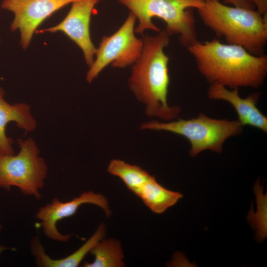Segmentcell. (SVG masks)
<instances>
[{
	"label": "cell",
	"instance_id": "obj_1",
	"mask_svg": "<svg viewBox=\"0 0 267 267\" xmlns=\"http://www.w3.org/2000/svg\"><path fill=\"white\" fill-rule=\"evenodd\" d=\"M197 68L210 84L231 89L240 87L258 89L267 74V56L255 55L243 47L223 44L215 39L198 40L187 47Z\"/></svg>",
	"mask_w": 267,
	"mask_h": 267
},
{
	"label": "cell",
	"instance_id": "obj_12",
	"mask_svg": "<svg viewBox=\"0 0 267 267\" xmlns=\"http://www.w3.org/2000/svg\"><path fill=\"white\" fill-rule=\"evenodd\" d=\"M4 92L0 89V154H14L13 141L6 134V127L11 122L26 133L34 131L37 126L31 107L25 103L10 104L5 100Z\"/></svg>",
	"mask_w": 267,
	"mask_h": 267
},
{
	"label": "cell",
	"instance_id": "obj_11",
	"mask_svg": "<svg viewBox=\"0 0 267 267\" xmlns=\"http://www.w3.org/2000/svg\"><path fill=\"white\" fill-rule=\"evenodd\" d=\"M210 99L222 100L230 103L235 110L238 121L242 126H249L267 133V118L257 107L260 93L255 92L241 97L238 89H228L222 85L211 84L208 90Z\"/></svg>",
	"mask_w": 267,
	"mask_h": 267
},
{
	"label": "cell",
	"instance_id": "obj_3",
	"mask_svg": "<svg viewBox=\"0 0 267 267\" xmlns=\"http://www.w3.org/2000/svg\"><path fill=\"white\" fill-rule=\"evenodd\" d=\"M203 23L227 44L240 46L255 55L264 54L267 42V15L228 6L220 0H204L197 9Z\"/></svg>",
	"mask_w": 267,
	"mask_h": 267
},
{
	"label": "cell",
	"instance_id": "obj_13",
	"mask_svg": "<svg viewBox=\"0 0 267 267\" xmlns=\"http://www.w3.org/2000/svg\"><path fill=\"white\" fill-rule=\"evenodd\" d=\"M106 233L104 224H100L90 238L78 249L70 255L59 259H52L45 253L38 237L31 241V251L37 265L44 267H77L95 245L103 238Z\"/></svg>",
	"mask_w": 267,
	"mask_h": 267
},
{
	"label": "cell",
	"instance_id": "obj_20",
	"mask_svg": "<svg viewBox=\"0 0 267 267\" xmlns=\"http://www.w3.org/2000/svg\"><path fill=\"white\" fill-rule=\"evenodd\" d=\"M1 228L2 225L0 223V230H1ZM7 249V248L5 246L0 245V255L3 251L6 250Z\"/></svg>",
	"mask_w": 267,
	"mask_h": 267
},
{
	"label": "cell",
	"instance_id": "obj_5",
	"mask_svg": "<svg viewBox=\"0 0 267 267\" xmlns=\"http://www.w3.org/2000/svg\"><path fill=\"white\" fill-rule=\"evenodd\" d=\"M140 129L166 131L183 136L190 144L189 155L193 157L207 150L221 153L225 140L241 134L243 126L238 120L217 119L200 113L188 120H153L142 123Z\"/></svg>",
	"mask_w": 267,
	"mask_h": 267
},
{
	"label": "cell",
	"instance_id": "obj_18",
	"mask_svg": "<svg viewBox=\"0 0 267 267\" xmlns=\"http://www.w3.org/2000/svg\"><path fill=\"white\" fill-rule=\"evenodd\" d=\"M263 15H267V0H248Z\"/></svg>",
	"mask_w": 267,
	"mask_h": 267
},
{
	"label": "cell",
	"instance_id": "obj_16",
	"mask_svg": "<svg viewBox=\"0 0 267 267\" xmlns=\"http://www.w3.org/2000/svg\"><path fill=\"white\" fill-rule=\"evenodd\" d=\"M107 171L120 178L128 188L137 196L143 186L154 177L140 167L119 159L111 160Z\"/></svg>",
	"mask_w": 267,
	"mask_h": 267
},
{
	"label": "cell",
	"instance_id": "obj_21",
	"mask_svg": "<svg viewBox=\"0 0 267 267\" xmlns=\"http://www.w3.org/2000/svg\"><path fill=\"white\" fill-rule=\"evenodd\" d=\"M0 42H1V41H0Z\"/></svg>",
	"mask_w": 267,
	"mask_h": 267
},
{
	"label": "cell",
	"instance_id": "obj_15",
	"mask_svg": "<svg viewBox=\"0 0 267 267\" xmlns=\"http://www.w3.org/2000/svg\"><path fill=\"white\" fill-rule=\"evenodd\" d=\"M90 253L94 259L86 262L84 267H122L125 266L121 243L113 238L102 239L92 249Z\"/></svg>",
	"mask_w": 267,
	"mask_h": 267
},
{
	"label": "cell",
	"instance_id": "obj_4",
	"mask_svg": "<svg viewBox=\"0 0 267 267\" xmlns=\"http://www.w3.org/2000/svg\"><path fill=\"white\" fill-rule=\"evenodd\" d=\"M128 8L138 21L136 33L146 30L158 32L161 30L152 21L156 17L166 24L165 31L170 35H178L182 45L187 47L197 41L195 19L190 9L201 8L204 0H118Z\"/></svg>",
	"mask_w": 267,
	"mask_h": 267
},
{
	"label": "cell",
	"instance_id": "obj_6",
	"mask_svg": "<svg viewBox=\"0 0 267 267\" xmlns=\"http://www.w3.org/2000/svg\"><path fill=\"white\" fill-rule=\"evenodd\" d=\"M18 142L17 154H0V187H16L23 194L39 200L47 175L46 163L33 138L18 139Z\"/></svg>",
	"mask_w": 267,
	"mask_h": 267
},
{
	"label": "cell",
	"instance_id": "obj_2",
	"mask_svg": "<svg viewBox=\"0 0 267 267\" xmlns=\"http://www.w3.org/2000/svg\"><path fill=\"white\" fill-rule=\"evenodd\" d=\"M170 37L165 30L154 36H143L142 52L133 65L129 79L130 89L144 106L146 115L164 121L174 120L181 111L180 107L168 102L169 58L164 48Z\"/></svg>",
	"mask_w": 267,
	"mask_h": 267
},
{
	"label": "cell",
	"instance_id": "obj_19",
	"mask_svg": "<svg viewBox=\"0 0 267 267\" xmlns=\"http://www.w3.org/2000/svg\"><path fill=\"white\" fill-rule=\"evenodd\" d=\"M226 3L233 6L249 9H255V6L248 0H223Z\"/></svg>",
	"mask_w": 267,
	"mask_h": 267
},
{
	"label": "cell",
	"instance_id": "obj_7",
	"mask_svg": "<svg viewBox=\"0 0 267 267\" xmlns=\"http://www.w3.org/2000/svg\"><path fill=\"white\" fill-rule=\"evenodd\" d=\"M135 16L130 12L127 19L114 33L102 37L96 48L94 61L87 72L86 80L92 82L110 64L113 67L124 68L133 65L139 57L143 40L134 34Z\"/></svg>",
	"mask_w": 267,
	"mask_h": 267
},
{
	"label": "cell",
	"instance_id": "obj_14",
	"mask_svg": "<svg viewBox=\"0 0 267 267\" xmlns=\"http://www.w3.org/2000/svg\"><path fill=\"white\" fill-rule=\"evenodd\" d=\"M137 197L152 212L160 214L175 205L183 195L165 188L153 177L143 186Z\"/></svg>",
	"mask_w": 267,
	"mask_h": 267
},
{
	"label": "cell",
	"instance_id": "obj_8",
	"mask_svg": "<svg viewBox=\"0 0 267 267\" xmlns=\"http://www.w3.org/2000/svg\"><path fill=\"white\" fill-rule=\"evenodd\" d=\"M75 0H3L0 7L14 15L10 29L20 32V44L24 49L29 45L40 25L56 11Z\"/></svg>",
	"mask_w": 267,
	"mask_h": 267
},
{
	"label": "cell",
	"instance_id": "obj_17",
	"mask_svg": "<svg viewBox=\"0 0 267 267\" xmlns=\"http://www.w3.org/2000/svg\"><path fill=\"white\" fill-rule=\"evenodd\" d=\"M254 189L256 197L257 210L254 212L251 208L247 219L256 231L257 241H263L267 236V194H264L259 180L255 183Z\"/></svg>",
	"mask_w": 267,
	"mask_h": 267
},
{
	"label": "cell",
	"instance_id": "obj_10",
	"mask_svg": "<svg viewBox=\"0 0 267 267\" xmlns=\"http://www.w3.org/2000/svg\"><path fill=\"white\" fill-rule=\"evenodd\" d=\"M99 0H75L65 18L53 27L43 29L37 33L61 31L71 39L83 51L85 61L89 67L92 64L96 48L90 34L91 15Z\"/></svg>",
	"mask_w": 267,
	"mask_h": 267
},
{
	"label": "cell",
	"instance_id": "obj_9",
	"mask_svg": "<svg viewBox=\"0 0 267 267\" xmlns=\"http://www.w3.org/2000/svg\"><path fill=\"white\" fill-rule=\"evenodd\" d=\"M85 204L99 207L103 210L106 217H110L111 214L107 198L102 194L92 191H85L79 196L67 202L54 198L50 203L40 207L36 213L37 218L41 222L46 237L56 241H68L71 235L61 233L57 228V223L65 218L73 216L79 207Z\"/></svg>",
	"mask_w": 267,
	"mask_h": 267
}]
</instances>
